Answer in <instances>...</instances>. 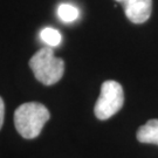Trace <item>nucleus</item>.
<instances>
[{"mask_svg": "<svg viewBox=\"0 0 158 158\" xmlns=\"http://www.w3.org/2000/svg\"><path fill=\"white\" fill-rule=\"evenodd\" d=\"M57 15L64 23H73L79 18L80 12L70 4H61L57 8Z\"/></svg>", "mask_w": 158, "mask_h": 158, "instance_id": "423d86ee", "label": "nucleus"}, {"mask_svg": "<svg viewBox=\"0 0 158 158\" xmlns=\"http://www.w3.org/2000/svg\"><path fill=\"white\" fill-rule=\"evenodd\" d=\"M124 103L123 88L118 82L109 80L103 82L101 93L94 107L95 116L101 121L110 118L121 110Z\"/></svg>", "mask_w": 158, "mask_h": 158, "instance_id": "7ed1b4c3", "label": "nucleus"}, {"mask_svg": "<svg viewBox=\"0 0 158 158\" xmlns=\"http://www.w3.org/2000/svg\"><path fill=\"white\" fill-rule=\"evenodd\" d=\"M29 67L35 79L45 85H52L59 82L64 73V62L56 57L53 48L46 46L34 54L29 60Z\"/></svg>", "mask_w": 158, "mask_h": 158, "instance_id": "f03ea898", "label": "nucleus"}, {"mask_svg": "<svg viewBox=\"0 0 158 158\" xmlns=\"http://www.w3.org/2000/svg\"><path fill=\"white\" fill-rule=\"evenodd\" d=\"M136 137L141 143L158 145V119H150L137 130Z\"/></svg>", "mask_w": 158, "mask_h": 158, "instance_id": "39448f33", "label": "nucleus"}, {"mask_svg": "<svg viewBox=\"0 0 158 158\" xmlns=\"http://www.w3.org/2000/svg\"><path fill=\"white\" fill-rule=\"evenodd\" d=\"M4 117H5V103H4V100L0 97V129L4 124Z\"/></svg>", "mask_w": 158, "mask_h": 158, "instance_id": "6e6552de", "label": "nucleus"}, {"mask_svg": "<svg viewBox=\"0 0 158 158\" xmlns=\"http://www.w3.org/2000/svg\"><path fill=\"white\" fill-rule=\"evenodd\" d=\"M41 39L45 44H47L49 47L53 48V47H56L61 44L62 36H61V33L57 29L46 27L41 31Z\"/></svg>", "mask_w": 158, "mask_h": 158, "instance_id": "0eeeda50", "label": "nucleus"}, {"mask_svg": "<svg viewBox=\"0 0 158 158\" xmlns=\"http://www.w3.org/2000/svg\"><path fill=\"white\" fill-rule=\"evenodd\" d=\"M124 6L127 18L134 23H145L151 15L152 0H116Z\"/></svg>", "mask_w": 158, "mask_h": 158, "instance_id": "20e7f679", "label": "nucleus"}, {"mask_svg": "<svg viewBox=\"0 0 158 158\" xmlns=\"http://www.w3.org/2000/svg\"><path fill=\"white\" fill-rule=\"evenodd\" d=\"M48 109L39 102H27L17 108L14 111V125L18 132L26 139L38 137L49 119Z\"/></svg>", "mask_w": 158, "mask_h": 158, "instance_id": "f257e3e1", "label": "nucleus"}]
</instances>
